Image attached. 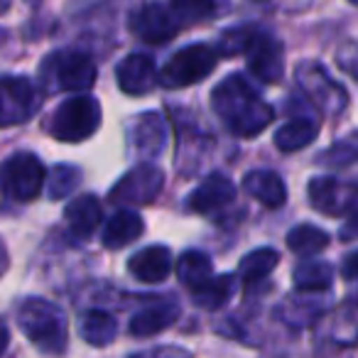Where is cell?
Returning <instances> with one entry per match:
<instances>
[{
    "label": "cell",
    "mask_w": 358,
    "mask_h": 358,
    "mask_svg": "<svg viewBox=\"0 0 358 358\" xmlns=\"http://www.w3.org/2000/svg\"><path fill=\"white\" fill-rule=\"evenodd\" d=\"M211 106L216 115L229 125L238 138H255L263 133L275 118L268 101L250 86L243 74H231L221 81L211 94Z\"/></svg>",
    "instance_id": "cell-1"
},
{
    "label": "cell",
    "mask_w": 358,
    "mask_h": 358,
    "mask_svg": "<svg viewBox=\"0 0 358 358\" xmlns=\"http://www.w3.org/2000/svg\"><path fill=\"white\" fill-rule=\"evenodd\" d=\"M20 329L37 348L45 353H64L66 348V319L57 304L47 299L30 297L17 307Z\"/></svg>",
    "instance_id": "cell-2"
},
{
    "label": "cell",
    "mask_w": 358,
    "mask_h": 358,
    "mask_svg": "<svg viewBox=\"0 0 358 358\" xmlns=\"http://www.w3.org/2000/svg\"><path fill=\"white\" fill-rule=\"evenodd\" d=\"M216 59H219V50L204 42L182 47L159 69V84L164 89H187L192 84H199L214 71Z\"/></svg>",
    "instance_id": "cell-3"
},
{
    "label": "cell",
    "mask_w": 358,
    "mask_h": 358,
    "mask_svg": "<svg viewBox=\"0 0 358 358\" xmlns=\"http://www.w3.org/2000/svg\"><path fill=\"white\" fill-rule=\"evenodd\" d=\"M101 103L91 96H71L55 110L50 135L62 143H84L99 130Z\"/></svg>",
    "instance_id": "cell-4"
},
{
    "label": "cell",
    "mask_w": 358,
    "mask_h": 358,
    "mask_svg": "<svg viewBox=\"0 0 358 358\" xmlns=\"http://www.w3.org/2000/svg\"><path fill=\"white\" fill-rule=\"evenodd\" d=\"M42 76L52 89L89 91L96 81V64L84 52H55L42 64Z\"/></svg>",
    "instance_id": "cell-5"
},
{
    "label": "cell",
    "mask_w": 358,
    "mask_h": 358,
    "mask_svg": "<svg viewBox=\"0 0 358 358\" xmlns=\"http://www.w3.org/2000/svg\"><path fill=\"white\" fill-rule=\"evenodd\" d=\"M299 89L307 94V99L317 106L319 110L329 115H338L348 103V94L338 81H334L329 76V71L324 69L319 62H302L294 71Z\"/></svg>",
    "instance_id": "cell-6"
},
{
    "label": "cell",
    "mask_w": 358,
    "mask_h": 358,
    "mask_svg": "<svg viewBox=\"0 0 358 358\" xmlns=\"http://www.w3.org/2000/svg\"><path fill=\"white\" fill-rule=\"evenodd\" d=\"M45 187V164L32 152H15L3 164V189L15 201H32Z\"/></svg>",
    "instance_id": "cell-7"
},
{
    "label": "cell",
    "mask_w": 358,
    "mask_h": 358,
    "mask_svg": "<svg viewBox=\"0 0 358 358\" xmlns=\"http://www.w3.org/2000/svg\"><path fill=\"white\" fill-rule=\"evenodd\" d=\"M128 27L135 37H140L148 45H162L169 42L172 37H177V32L182 30L177 13L172 10V6L164 3H143L138 10H133L128 20Z\"/></svg>",
    "instance_id": "cell-8"
},
{
    "label": "cell",
    "mask_w": 358,
    "mask_h": 358,
    "mask_svg": "<svg viewBox=\"0 0 358 358\" xmlns=\"http://www.w3.org/2000/svg\"><path fill=\"white\" fill-rule=\"evenodd\" d=\"M164 174L155 164H138L115 182L108 199L118 204H152L162 192Z\"/></svg>",
    "instance_id": "cell-9"
},
{
    "label": "cell",
    "mask_w": 358,
    "mask_h": 358,
    "mask_svg": "<svg viewBox=\"0 0 358 358\" xmlns=\"http://www.w3.org/2000/svg\"><path fill=\"white\" fill-rule=\"evenodd\" d=\"M309 201L324 216H348L358 209V185L334 177H314L309 182Z\"/></svg>",
    "instance_id": "cell-10"
},
{
    "label": "cell",
    "mask_w": 358,
    "mask_h": 358,
    "mask_svg": "<svg viewBox=\"0 0 358 358\" xmlns=\"http://www.w3.org/2000/svg\"><path fill=\"white\" fill-rule=\"evenodd\" d=\"M248 69L265 84H278L285 74V50L282 42L273 37L270 32L258 30L253 45L245 52Z\"/></svg>",
    "instance_id": "cell-11"
},
{
    "label": "cell",
    "mask_w": 358,
    "mask_h": 358,
    "mask_svg": "<svg viewBox=\"0 0 358 358\" xmlns=\"http://www.w3.org/2000/svg\"><path fill=\"white\" fill-rule=\"evenodd\" d=\"M40 106V94L27 76H10L3 79V125H15L32 118Z\"/></svg>",
    "instance_id": "cell-12"
},
{
    "label": "cell",
    "mask_w": 358,
    "mask_h": 358,
    "mask_svg": "<svg viewBox=\"0 0 358 358\" xmlns=\"http://www.w3.org/2000/svg\"><path fill=\"white\" fill-rule=\"evenodd\" d=\"M115 79L123 94L128 96H145L159 84V71L148 55H128L115 66Z\"/></svg>",
    "instance_id": "cell-13"
},
{
    "label": "cell",
    "mask_w": 358,
    "mask_h": 358,
    "mask_svg": "<svg viewBox=\"0 0 358 358\" xmlns=\"http://www.w3.org/2000/svg\"><path fill=\"white\" fill-rule=\"evenodd\" d=\"M234 201H236V185L226 174L214 172L192 192L187 204L196 214H216L219 209L234 204Z\"/></svg>",
    "instance_id": "cell-14"
},
{
    "label": "cell",
    "mask_w": 358,
    "mask_h": 358,
    "mask_svg": "<svg viewBox=\"0 0 358 358\" xmlns=\"http://www.w3.org/2000/svg\"><path fill=\"white\" fill-rule=\"evenodd\" d=\"M172 263H174L172 250H169L167 245H148V248L138 250V253L128 260V270L140 282L157 285L169 278Z\"/></svg>",
    "instance_id": "cell-15"
},
{
    "label": "cell",
    "mask_w": 358,
    "mask_h": 358,
    "mask_svg": "<svg viewBox=\"0 0 358 358\" xmlns=\"http://www.w3.org/2000/svg\"><path fill=\"white\" fill-rule=\"evenodd\" d=\"M179 317V304L172 299H162V302H152L145 309H140L130 322V334L138 338H150L155 334L164 331L172 327Z\"/></svg>",
    "instance_id": "cell-16"
},
{
    "label": "cell",
    "mask_w": 358,
    "mask_h": 358,
    "mask_svg": "<svg viewBox=\"0 0 358 358\" xmlns=\"http://www.w3.org/2000/svg\"><path fill=\"white\" fill-rule=\"evenodd\" d=\"M243 189L268 209H280L287 201V189L280 174L270 169H253L243 177Z\"/></svg>",
    "instance_id": "cell-17"
},
{
    "label": "cell",
    "mask_w": 358,
    "mask_h": 358,
    "mask_svg": "<svg viewBox=\"0 0 358 358\" xmlns=\"http://www.w3.org/2000/svg\"><path fill=\"white\" fill-rule=\"evenodd\" d=\"M145 231L143 219H140L135 211L130 209H120L118 214H113L108 219V224L103 226V234H101V241L108 250H118L125 248L128 243H133L135 238H140Z\"/></svg>",
    "instance_id": "cell-18"
},
{
    "label": "cell",
    "mask_w": 358,
    "mask_h": 358,
    "mask_svg": "<svg viewBox=\"0 0 358 358\" xmlns=\"http://www.w3.org/2000/svg\"><path fill=\"white\" fill-rule=\"evenodd\" d=\"M64 219L69 224V231L76 238H89L101 224V204L94 194H81L71 204H66Z\"/></svg>",
    "instance_id": "cell-19"
},
{
    "label": "cell",
    "mask_w": 358,
    "mask_h": 358,
    "mask_svg": "<svg viewBox=\"0 0 358 358\" xmlns=\"http://www.w3.org/2000/svg\"><path fill=\"white\" fill-rule=\"evenodd\" d=\"M236 292V278L234 275H216V278L204 280L201 285L192 287V297H194V304H199L201 309H214L224 307Z\"/></svg>",
    "instance_id": "cell-20"
},
{
    "label": "cell",
    "mask_w": 358,
    "mask_h": 358,
    "mask_svg": "<svg viewBox=\"0 0 358 358\" xmlns=\"http://www.w3.org/2000/svg\"><path fill=\"white\" fill-rule=\"evenodd\" d=\"M79 331L84 336V341L91 343V346H108L115 338V334H118V322L108 312L91 309V312H86L81 317Z\"/></svg>",
    "instance_id": "cell-21"
},
{
    "label": "cell",
    "mask_w": 358,
    "mask_h": 358,
    "mask_svg": "<svg viewBox=\"0 0 358 358\" xmlns=\"http://www.w3.org/2000/svg\"><path fill=\"white\" fill-rule=\"evenodd\" d=\"M317 135H319V125L314 120L294 118L275 133V145H278L280 152H294V150L307 148Z\"/></svg>",
    "instance_id": "cell-22"
},
{
    "label": "cell",
    "mask_w": 358,
    "mask_h": 358,
    "mask_svg": "<svg viewBox=\"0 0 358 358\" xmlns=\"http://www.w3.org/2000/svg\"><path fill=\"white\" fill-rule=\"evenodd\" d=\"M292 278L299 292H324L334 282V268L322 260H304L294 268Z\"/></svg>",
    "instance_id": "cell-23"
},
{
    "label": "cell",
    "mask_w": 358,
    "mask_h": 358,
    "mask_svg": "<svg viewBox=\"0 0 358 358\" xmlns=\"http://www.w3.org/2000/svg\"><path fill=\"white\" fill-rule=\"evenodd\" d=\"M135 148L143 155L152 157V155L162 152L164 145V123L157 113H143L135 120Z\"/></svg>",
    "instance_id": "cell-24"
},
{
    "label": "cell",
    "mask_w": 358,
    "mask_h": 358,
    "mask_svg": "<svg viewBox=\"0 0 358 358\" xmlns=\"http://www.w3.org/2000/svg\"><path fill=\"white\" fill-rule=\"evenodd\" d=\"M329 234L317 226H309V224H302V226H294L292 231H287V248L292 250L294 255L299 258H309V255H317L322 253L324 248L329 245Z\"/></svg>",
    "instance_id": "cell-25"
},
{
    "label": "cell",
    "mask_w": 358,
    "mask_h": 358,
    "mask_svg": "<svg viewBox=\"0 0 358 358\" xmlns=\"http://www.w3.org/2000/svg\"><path fill=\"white\" fill-rule=\"evenodd\" d=\"M280 263V253L275 248H258L253 253H248L241 260V282L243 285H253V282H263Z\"/></svg>",
    "instance_id": "cell-26"
},
{
    "label": "cell",
    "mask_w": 358,
    "mask_h": 358,
    "mask_svg": "<svg viewBox=\"0 0 358 358\" xmlns=\"http://www.w3.org/2000/svg\"><path fill=\"white\" fill-rule=\"evenodd\" d=\"M172 10L177 13L179 22L185 27L196 25V22H204L216 17L221 10H226V0H169Z\"/></svg>",
    "instance_id": "cell-27"
},
{
    "label": "cell",
    "mask_w": 358,
    "mask_h": 358,
    "mask_svg": "<svg viewBox=\"0 0 358 358\" xmlns=\"http://www.w3.org/2000/svg\"><path fill=\"white\" fill-rule=\"evenodd\" d=\"M177 278L189 289L201 285L204 280L214 278L211 258L206 253H201V250H187V253H182L177 260Z\"/></svg>",
    "instance_id": "cell-28"
},
{
    "label": "cell",
    "mask_w": 358,
    "mask_h": 358,
    "mask_svg": "<svg viewBox=\"0 0 358 358\" xmlns=\"http://www.w3.org/2000/svg\"><path fill=\"white\" fill-rule=\"evenodd\" d=\"M260 27L258 25H241V27H231V30H226L224 35H221L219 45H216V50H219L221 57H236V55H245L248 52V47L253 45L255 35H258Z\"/></svg>",
    "instance_id": "cell-29"
},
{
    "label": "cell",
    "mask_w": 358,
    "mask_h": 358,
    "mask_svg": "<svg viewBox=\"0 0 358 358\" xmlns=\"http://www.w3.org/2000/svg\"><path fill=\"white\" fill-rule=\"evenodd\" d=\"M322 164H334V167H348L351 162H358V133H351L348 138L336 140L329 150L319 155Z\"/></svg>",
    "instance_id": "cell-30"
},
{
    "label": "cell",
    "mask_w": 358,
    "mask_h": 358,
    "mask_svg": "<svg viewBox=\"0 0 358 358\" xmlns=\"http://www.w3.org/2000/svg\"><path fill=\"white\" fill-rule=\"evenodd\" d=\"M81 179V172L76 167H69V164H59L55 172L50 174V199H64L74 192L76 182Z\"/></svg>",
    "instance_id": "cell-31"
},
{
    "label": "cell",
    "mask_w": 358,
    "mask_h": 358,
    "mask_svg": "<svg viewBox=\"0 0 358 358\" xmlns=\"http://www.w3.org/2000/svg\"><path fill=\"white\" fill-rule=\"evenodd\" d=\"M336 62L343 71H348V74H353L358 79V45H343L338 50Z\"/></svg>",
    "instance_id": "cell-32"
},
{
    "label": "cell",
    "mask_w": 358,
    "mask_h": 358,
    "mask_svg": "<svg viewBox=\"0 0 358 358\" xmlns=\"http://www.w3.org/2000/svg\"><path fill=\"white\" fill-rule=\"evenodd\" d=\"M130 358H192V353L179 346H159V348H150V351H143Z\"/></svg>",
    "instance_id": "cell-33"
},
{
    "label": "cell",
    "mask_w": 358,
    "mask_h": 358,
    "mask_svg": "<svg viewBox=\"0 0 358 358\" xmlns=\"http://www.w3.org/2000/svg\"><path fill=\"white\" fill-rule=\"evenodd\" d=\"M341 241H358V209L353 214H348L346 224L341 226V234H338Z\"/></svg>",
    "instance_id": "cell-34"
},
{
    "label": "cell",
    "mask_w": 358,
    "mask_h": 358,
    "mask_svg": "<svg viewBox=\"0 0 358 358\" xmlns=\"http://www.w3.org/2000/svg\"><path fill=\"white\" fill-rule=\"evenodd\" d=\"M341 275L346 280H358V250L346 255V260H343V265H341Z\"/></svg>",
    "instance_id": "cell-35"
},
{
    "label": "cell",
    "mask_w": 358,
    "mask_h": 358,
    "mask_svg": "<svg viewBox=\"0 0 358 358\" xmlns=\"http://www.w3.org/2000/svg\"><path fill=\"white\" fill-rule=\"evenodd\" d=\"M351 302H353V304H356V307H358V292H356V294H353V297H351Z\"/></svg>",
    "instance_id": "cell-36"
},
{
    "label": "cell",
    "mask_w": 358,
    "mask_h": 358,
    "mask_svg": "<svg viewBox=\"0 0 358 358\" xmlns=\"http://www.w3.org/2000/svg\"><path fill=\"white\" fill-rule=\"evenodd\" d=\"M348 3H353V6H358V0H348Z\"/></svg>",
    "instance_id": "cell-37"
}]
</instances>
